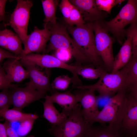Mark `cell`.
<instances>
[{
	"label": "cell",
	"mask_w": 137,
	"mask_h": 137,
	"mask_svg": "<svg viewBox=\"0 0 137 137\" xmlns=\"http://www.w3.org/2000/svg\"><path fill=\"white\" fill-rule=\"evenodd\" d=\"M68 31L83 54L96 68L104 66L96 49L94 34L91 23L81 26L68 25Z\"/></svg>",
	"instance_id": "6da1fadb"
},
{
	"label": "cell",
	"mask_w": 137,
	"mask_h": 137,
	"mask_svg": "<svg viewBox=\"0 0 137 137\" xmlns=\"http://www.w3.org/2000/svg\"><path fill=\"white\" fill-rule=\"evenodd\" d=\"M127 89L122 90L112 97H106L107 102L92 122L104 124L120 130V127L127 102Z\"/></svg>",
	"instance_id": "7a4b0ae2"
},
{
	"label": "cell",
	"mask_w": 137,
	"mask_h": 137,
	"mask_svg": "<svg viewBox=\"0 0 137 137\" xmlns=\"http://www.w3.org/2000/svg\"><path fill=\"white\" fill-rule=\"evenodd\" d=\"M51 31L50 42L45 53L58 49L69 51L75 59L76 65H81L83 63H90V61L83 54L74 41L69 36L67 27L57 23L48 27Z\"/></svg>",
	"instance_id": "3957f363"
},
{
	"label": "cell",
	"mask_w": 137,
	"mask_h": 137,
	"mask_svg": "<svg viewBox=\"0 0 137 137\" xmlns=\"http://www.w3.org/2000/svg\"><path fill=\"white\" fill-rule=\"evenodd\" d=\"M78 104L67 118L60 125H52L48 130L54 137H85L92 125L83 116Z\"/></svg>",
	"instance_id": "277c9868"
},
{
	"label": "cell",
	"mask_w": 137,
	"mask_h": 137,
	"mask_svg": "<svg viewBox=\"0 0 137 137\" xmlns=\"http://www.w3.org/2000/svg\"><path fill=\"white\" fill-rule=\"evenodd\" d=\"M79 90L90 89L97 91L99 96L112 97L118 92L128 88L127 81V70L125 66L115 73L104 72L95 84L81 85L75 88Z\"/></svg>",
	"instance_id": "5b68a950"
},
{
	"label": "cell",
	"mask_w": 137,
	"mask_h": 137,
	"mask_svg": "<svg viewBox=\"0 0 137 137\" xmlns=\"http://www.w3.org/2000/svg\"><path fill=\"white\" fill-rule=\"evenodd\" d=\"M136 21L137 0H129L112 19L108 21L103 20L99 22L103 28L111 33L118 43L122 45L126 36L125 27Z\"/></svg>",
	"instance_id": "8992f818"
},
{
	"label": "cell",
	"mask_w": 137,
	"mask_h": 137,
	"mask_svg": "<svg viewBox=\"0 0 137 137\" xmlns=\"http://www.w3.org/2000/svg\"><path fill=\"white\" fill-rule=\"evenodd\" d=\"M94 33L96 47L107 71L111 73L114 60L112 46L113 38L111 37L99 21L91 22Z\"/></svg>",
	"instance_id": "52a82bcc"
},
{
	"label": "cell",
	"mask_w": 137,
	"mask_h": 137,
	"mask_svg": "<svg viewBox=\"0 0 137 137\" xmlns=\"http://www.w3.org/2000/svg\"><path fill=\"white\" fill-rule=\"evenodd\" d=\"M33 5L30 0H18L10 18L9 25L21 39L23 43L28 36L30 12Z\"/></svg>",
	"instance_id": "ba28073f"
},
{
	"label": "cell",
	"mask_w": 137,
	"mask_h": 137,
	"mask_svg": "<svg viewBox=\"0 0 137 137\" xmlns=\"http://www.w3.org/2000/svg\"><path fill=\"white\" fill-rule=\"evenodd\" d=\"M20 60L36 65L44 68H59L67 70L72 74L73 80L77 82L80 80L76 71L77 66L70 65L52 55L33 53L20 56Z\"/></svg>",
	"instance_id": "9c48e42d"
},
{
	"label": "cell",
	"mask_w": 137,
	"mask_h": 137,
	"mask_svg": "<svg viewBox=\"0 0 137 137\" xmlns=\"http://www.w3.org/2000/svg\"><path fill=\"white\" fill-rule=\"evenodd\" d=\"M20 61L28 73L30 81L27 84L45 95L47 92L52 90L50 82V69L44 70V68L36 65Z\"/></svg>",
	"instance_id": "30bf717a"
},
{
	"label": "cell",
	"mask_w": 137,
	"mask_h": 137,
	"mask_svg": "<svg viewBox=\"0 0 137 137\" xmlns=\"http://www.w3.org/2000/svg\"><path fill=\"white\" fill-rule=\"evenodd\" d=\"M51 34L50 30L47 26L42 29L35 27L33 31L28 35L23 43L24 49L22 55L33 52L45 53L46 44L50 40Z\"/></svg>",
	"instance_id": "8fae6325"
},
{
	"label": "cell",
	"mask_w": 137,
	"mask_h": 137,
	"mask_svg": "<svg viewBox=\"0 0 137 137\" xmlns=\"http://www.w3.org/2000/svg\"><path fill=\"white\" fill-rule=\"evenodd\" d=\"M127 96L120 129L124 136L134 137L137 136V101L127 93Z\"/></svg>",
	"instance_id": "7c38bea8"
},
{
	"label": "cell",
	"mask_w": 137,
	"mask_h": 137,
	"mask_svg": "<svg viewBox=\"0 0 137 137\" xmlns=\"http://www.w3.org/2000/svg\"><path fill=\"white\" fill-rule=\"evenodd\" d=\"M11 94L13 108L21 111L25 107L45 96L26 83L24 88L17 87L12 90Z\"/></svg>",
	"instance_id": "4fadbf2b"
},
{
	"label": "cell",
	"mask_w": 137,
	"mask_h": 137,
	"mask_svg": "<svg viewBox=\"0 0 137 137\" xmlns=\"http://www.w3.org/2000/svg\"><path fill=\"white\" fill-rule=\"evenodd\" d=\"M77 93L79 96V102L82 107L81 112L84 119L91 125L98 114V96L94 91L90 89L80 90Z\"/></svg>",
	"instance_id": "5bb4252c"
},
{
	"label": "cell",
	"mask_w": 137,
	"mask_h": 137,
	"mask_svg": "<svg viewBox=\"0 0 137 137\" xmlns=\"http://www.w3.org/2000/svg\"><path fill=\"white\" fill-rule=\"evenodd\" d=\"M70 2L79 11L85 21L93 22L99 21L107 16V13L99 10L95 0H71Z\"/></svg>",
	"instance_id": "9a60e30c"
},
{
	"label": "cell",
	"mask_w": 137,
	"mask_h": 137,
	"mask_svg": "<svg viewBox=\"0 0 137 137\" xmlns=\"http://www.w3.org/2000/svg\"><path fill=\"white\" fill-rule=\"evenodd\" d=\"M44 98L53 103H56L61 107L62 112L69 116L79 102V97L69 91L63 92H55L50 95H46Z\"/></svg>",
	"instance_id": "2e32d148"
},
{
	"label": "cell",
	"mask_w": 137,
	"mask_h": 137,
	"mask_svg": "<svg viewBox=\"0 0 137 137\" xmlns=\"http://www.w3.org/2000/svg\"><path fill=\"white\" fill-rule=\"evenodd\" d=\"M2 67L12 83H21L29 78L28 71L24 68L20 60L9 59Z\"/></svg>",
	"instance_id": "e0dca14e"
},
{
	"label": "cell",
	"mask_w": 137,
	"mask_h": 137,
	"mask_svg": "<svg viewBox=\"0 0 137 137\" xmlns=\"http://www.w3.org/2000/svg\"><path fill=\"white\" fill-rule=\"evenodd\" d=\"M126 37V40L114 58L112 73H115L122 69L127 64L131 59L132 55L131 40L129 37Z\"/></svg>",
	"instance_id": "ac0fdd59"
},
{
	"label": "cell",
	"mask_w": 137,
	"mask_h": 137,
	"mask_svg": "<svg viewBox=\"0 0 137 137\" xmlns=\"http://www.w3.org/2000/svg\"><path fill=\"white\" fill-rule=\"evenodd\" d=\"M43 103V117L52 125H58L63 123L68 116L62 112L60 113L55 107L54 103L45 99Z\"/></svg>",
	"instance_id": "d6986e66"
},
{
	"label": "cell",
	"mask_w": 137,
	"mask_h": 137,
	"mask_svg": "<svg viewBox=\"0 0 137 137\" xmlns=\"http://www.w3.org/2000/svg\"><path fill=\"white\" fill-rule=\"evenodd\" d=\"M59 1L56 0H42V4L45 14L44 27L56 25V12Z\"/></svg>",
	"instance_id": "ffe728a7"
},
{
	"label": "cell",
	"mask_w": 137,
	"mask_h": 137,
	"mask_svg": "<svg viewBox=\"0 0 137 137\" xmlns=\"http://www.w3.org/2000/svg\"><path fill=\"white\" fill-rule=\"evenodd\" d=\"M0 115L6 121L10 123L20 122L29 118L37 119L39 117L37 115L23 113L13 108L0 110Z\"/></svg>",
	"instance_id": "44dd1931"
},
{
	"label": "cell",
	"mask_w": 137,
	"mask_h": 137,
	"mask_svg": "<svg viewBox=\"0 0 137 137\" xmlns=\"http://www.w3.org/2000/svg\"><path fill=\"white\" fill-rule=\"evenodd\" d=\"M120 130L107 127H91L85 137H123Z\"/></svg>",
	"instance_id": "7402d4cb"
},
{
	"label": "cell",
	"mask_w": 137,
	"mask_h": 137,
	"mask_svg": "<svg viewBox=\"0 0 137 137\" xmlns=\"http://www.w3.org/2000/svg\"><path fill=\"white\" fill-rule=\"evenodd\" d=\"M106 71H107L103 67L95 68L91 66L81 65L77 66L76 71L78 75H80L84 78L89 79L99 78Z\"/></svg>",
	"instance_id": "603a6c76"
},
{
	"label": "cell",
	"mask_w": 137,
	"mask_h": 137,
	"mask_svg": "<svg viewBox=\"0 0 137 137\" xmlns=\"http://www.w3.org/2000/svg\"><path fill=\"white\" fill-rule=\"evenodd\" d=\"M22 43L21 39L18 35L9 30L5 49L8 50L18 56H22L24 52L22 45Z\"/></svg>",
	"instance_id": "cb8c5ba5"
},
{
	"label": "cell",
	"mask_w": 137,
	"mask_h": 137,
	"mask_svg": "<svg viewBox=\"0 0 137 137\" xmlns=\"http://www.w3.org/2000/svg\"><path fill=\"white\" fill-rule=\"evenodd\" d=\"M125 66L127 70V81L128 88L137 85V58L132 56L130 61Z\"/></svg>",
	"instance_id": "d4e9b609"
},
{
	"label": "cell",
	"mask_w": 137,
	"mask_h": 137,
	"mask_svg": "<svg viewBox=\"0 0 137 137\" xmlns=\"http://www.w3.org/2000/svg\"><path fill=\"white\" fill-rule=\"evenodd\" d=\"M126 36L129 37L131 39L132 56L137 58V21L131 24L129 28L126 29Z\"/></svg>",
	"instance_id": "484cf974"
},
{
	"label": "cell",
	"mask_w": 137,
	"mask_h": 137,
	"mask_svg": "<svg viewBox=\"0 0 137 137\" xmlns=\"http://www.w3.org/2000/svg\"><path fill=\"white\" fill-rule=\"evenodd\" d=\"M72 78L67 75H63L56 77L51 84L52 90H65L68 87Z\"/></svg>",
	"instance_id": "4316f807"
},
{
	"label": "cell",
	"mask_w": 137,
	"mask_h": 137,
	"mask_svg": "<svg viewBox=\"0 0 137 137\" xmlns=\"http://www.w3.org/2000/svg\"><path fill=\"white\" fill-rule=\"evenodd\" d=\"M66 22L69 25L77 26H83L86 23L80 12L74 5Z\"/></svg>",
	"instance_id": "83f0119b"
},
{
	"label": "cell",
	"mask_w": 137,
	"mask_h": 137,
	"mask_svg": "<svg viewBox=\"0 0 137 137\" xmlns=\"http://www.w3.org/2000/svg\"><path fill=\"white\" fill-rule=\"evenodd\" d=\"M123 0H96V3L98 9L110 14L115 6L124 1Z\"/></svg>",
	"instance_id": "f1b7e54d"
},
{
	"label": "cell",
	"mask_w": 137,
	"mask_h": 137,
	"mask_svg": "<svg viewBox=\"0 0 137 137\" xmlns=\"http://www.w3.org/2000/svg\"><path fill=\"white\" fill-rule=\"evenodd\" d=\"M12 105L11 91L2 90L0 93V110L8 109Z\"/></svg>",
	"instance_id": "f546056e"
},
{
	"label": "cell",
	"mask_w": 137,
	"mask_h": 137,
	"mask_svg": "<svg viewBox=\"0 0 137 137\" xmlns=\"http://www.w3.org/2000/svg\"><path fill=\"white\" fill-rule=\"evenodd\" d=\"M17 85L12 83L2 68L0 67V89L12 90L17 87Z\"/></svg>",
	"instance_id": "4dcf8cb0"
},
{
	"label": "cell",
	"mask_w": 137,
	"mask_h": 137,
	"mask_svg": "<svg viewBox=\"0 0 137 137\" xmlns=\"http://www.w3.org/2000/svg\"><path fill=\"white\" fill-rule=\"evenodd\" d=\"M73 5L69 0H62L59 5V7L64 20L66 22L68 20Z\"/></svg>",
	"instance_id": "1f68e13d"
},
{
	"label": "cell",
	"mask_w": 137,
	"mask_h": 137,
	"mask_svg": "<svg viewBox=\"0 0 137 137\" xmlns=\"http://www.w3.org/2000/svg\"><path fill=\"white\" fill-rule=\"evenodd\" d=\"M6 59H15L20 60L19 56H18L8 51L1 47L0 48V63L2 64L3 61Z\"/></svg>",
	"instance_id": "d6a6232c"
},
{
	"label": "cell",
	"mask_w": 137,
	"mask_h": 137,
	"mask_svg": "<svg viewBox=\"0 0 137 137\" xmlns=\"http://www.w3.org/2000/svg\"><path fill=\"white\" fill-rule=\"evenodd\" d=\"M9 30L5 29L0 31V46L4 49H5L6 46Z\"/></svg>",
	"instance_id": "836d02e7"
},
{
	"label": "cell",
	"mask_w": 137,
	"mask_h": 137,
	"mask_svg": "<svg viewBox=\"0 0 137 137\" xmlns=\"http://www.w3.org/2000/svg\"><path fill=\"white\" fill-rule=\"evenodd\" d=\"M9 123L6 121L4 123L6 129L7 137H19L17 131L11 126Z\"/></svg>",
	"instance_id": "e575fe53"
},
{
	"label": "cell",
	"mask_w": 137,
	"mask_h": 137,
	"mask_svg": "<svg viewBox=\"0 0 137 137\" xmlns=\"http://www.w3.org/2000/svg\"><path fill=\"white\" fill-rule=\"evenodd\" d=\"M72 56L71 53L68 51L64 50L58 49L55 50V55L57 58L63 61V60L69 58Z\"/></svg>",
	"instance_id": "d590c367"
},
{
	"label": "cell",
	"mask_w": 137,
	"mask_h": 137,
	"mask_svg": "<svg viewBox=\"0 0 137 137\" xmlns=\"http://www.w3.org/2000/svg\"><path fill=\"white\" fill-rule=\"evenodd\" d=\"M7 1L0 0V21H4L5 19V8Z\"/></svg>",
	"instance_id": "8d00e7d4"
},
{
	"label": "cell",
	"mask_w": 137,
	"mask_h": 137,
	"mask_svg": "<svg viewBox=\"0 0 137 137\" xmlns=\"http://www.w3.org/2000/svg\"><path fill=\"white\" fill-rule=\"evenodd\" d=\"M127 93L137 101V85L128 88Z\"/></svg>",
	"instance_id": "74e56055"
},
{
	"label": "cell",
	"mask_w": 137,
	"mask_h": 137,
	"mask_svg": "<svg viewBox=\"0 0 137 137\" xmlns=\"http://www.w3.org/2000/svg\"><path fill=\"white\" fill-rule=\"evenodd\" d=\"M0 137H7L6 129L4 124H0Z\"/></svg>",
	"instance_id": "f35d334b"
},
{
	"label": "cell",
	"mask_w": 137,
	"mask_h": 137,
	"mask_svg": "<svg viewBox=\"0 0 137 137\" xmlns=\"http://www.w3.org/2000/svg\"><path fill=\"white\" fill-rule=\"evenodd\" d=\"M27 137H35L33 136L32 135H30L28 136Z\"/></svg>",
	"instance_id": "ab89813d"
},
{
	"label": "cell",
	"mask_w": 137,
	"mask_h": 137,
	"mask_svg": "<svg viewBox=\"0 0 137 137\" xmlns=\"http://www.w3.org/2000/svg\"><path fill=\"white\" fill-rule=\"evenodd\" d=\"M134 137H137V136Z\"/></svg>",
	"instance_id": "60d3db41"
},
{
	"label": "cell",
	"mask_w": 137,
	"mask_h": 137,
	"mask_svg": "<svg viewBox=\"0 0 137 137\" xmlns=\"http://www.w3.org/2000/svg\"><path fill=\"white\" fill-rule=\"evenodd\" d=\"M123 137H125V136H123Z\"/></svg>",
	"instance_id": "b9f144b4"
},
{
	"label": "cell",
	"mask_w": 137,
	"mask_h": 137,
	"mask_svg": "<svg viewBox=\"0 0 137 137\" xmlns=\"http://www.w3.org/2000/svg\"></svg>",
	"instance_id": "7bdbcfd3"
}]
</instances>
